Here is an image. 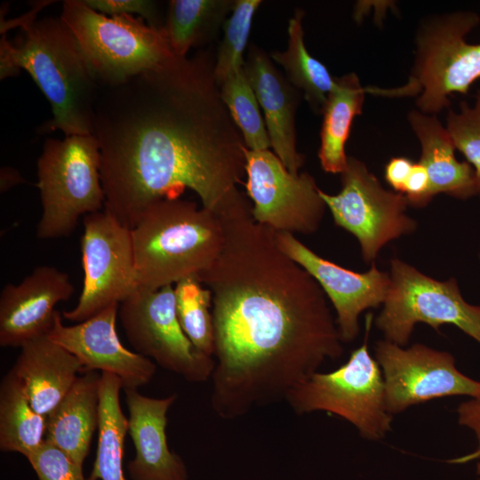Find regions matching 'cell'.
I'll list each match as a JSON object with an SVG mask.
<instances>
[{"label":"cell","instance_id":"obj_1","mask_svg":"<svg viewBox=\"0 0 480 480\" xmlns=\"http://www.w3.org/2000/svg\"><path fill=\"white\" fill-rule=\"evenodd\" d=\"M212 51L173 54L114 84H99L93 135L104 209L132 228L164 198L193 190L221 219L252 209L239 188L246 145L214 77Z\"/></svg>","mask_w":480,"mask_h":480},{"label":"cell","instance_id":"obj_2","mask_svg":"<svg viewBox=\"0 0 480 480\" xmlns=\"http://www.w3.org/2000/svg\"><path fill=\"white\" fill-rule=\"evenodd\" d=\"M32 11L19 19L14 42L0 43V76L24 68L51 104L52 118L43 132L60 130L65 136L93 134L98 83L74 33L61 17L36 20Z\"/></svg>","mask_w":480,"mask_h":480},{"label":"cell","instance_id":"obj_3","mask_svg":"<svg viewBox=\"0 0 480 480\" xmlns=\"http://www.w3.org/2000/svg\"><path fill=\"white\" fill-rule=\"evenodd\" d=\"M140 288L158 290L206 270L225 242L222 219L193 201L149 204L131 228Z\"/></svg>","mask_w":480,"mask_h":480},{"label":"cell","instance_id":"obj_4","mask_svg":"<svg viewBox=\"0 0 480 480\" xmlns=\"http://www.w3.org/2000/svg\"><path fill=\"white\" fill-rule=\"evenodd\" d=\"M480 22L473 11H456L422 20L415 36V58L408 82L396 89L366 88L389 97H416L419 111L435 115L453 93L467 94L480 79V44L466 36Z\"/></svg>","mask_w":480,"mask_h":480},{"label":"cell","instance_id":"obj_5","mask_svg":"<svg viewBox=\"0 0 480 480\" xmlns=\"http://www.w3.org/2000/svg\"><path fill=\"white\" fill-rule=\"evenodd\" d=\"M100 149L93 134L47 139L37 160L40 239L70 235L83 215L104 209Z\"/></svg>","mask_w":480,"mask_h":480},{"label":"cell","instance_id":"obj_6","mask_svg":"<svg viewBox=\"0 0 480 480\" xmlns=\"http://www.w3.org/2000/svg\"><path fill=\"white\" fill-rule=\"evenodd\" d=\"M372 315L365 319L363 344L348 360L330 372H316L296 385L285 401L297 414L325 412L352 424L369 441H379L391 431L381 369L368 349Z\"/></svg>","mask_w":480,"mask_h":480},{"label":"cell","instance_id":"obj_7","mask_svg":"<svg viewBox=\"0 0 480 480\" xmlns=\"http://www.w3.org/2000/svg\"><path fill=\"white\" fill-rule=\"evenodd\" d=\"M61 19L76 37L98 84H114L173 55L163 28L132 14L106 16L84 0H66Z\"/></svg>","mask_w":480,"mask_h":480},{"label":"cell","instance_id":"obj_8","mask_svg":"<svg viewBox=\"0 0 480 480\" xmlns=\"http://www.w3.org/2000/svg\"><path fill=\"white\" fill-rule=\"evenodd\" d=\"M390 284L375 320L384 340L404 347L418 323L439 332L452 324L480 344V306L467 302L455 278L438 281L399 259L390 261Z\"/></svg>","mask_w":480,"mask_h":480},{"label":"cell","instance_id":"obj_9","mask_svg":"<svg viewBox=\"0 0 480 480\" xmlns=\"http://www.w3.org/2000/svg\"><path fill=\"white\" fill-rule=\"evenodd\" d=\"M119 318L135 352L194 383L211 379L214 357L199 351L177 317L173 285L139 288L119 304Z\"/></svg>","mask_w":480,"mask_h":480},{"label":"cell","instance_id":"obj_10","mask_svg":"<svg viewBox=\"0 0 480 480\" xmlns=\"http://www.w3.org/2000/svg\"><path fill=\"white\" fill-rule=\"evenodd\" d=\"M81 250L82 292L76 306L62 312L64 318L76 323L119 305L140 287L131 228L107 210L84 216Z\"/></svg>","mask_w":480,"mask_h":480},{"label":"cell","instance_id":"obj_11","mask_svg":"<svg viewBox=\"0 0 480 480\" xmlns=\"http://www.w3.org/2000/svg\"><path fill=\"white\" fill-rule=\"evenodd\" d=\"M340 180V193H319L334 223L357 239L364 262L373 264L385 244L416 229L406 196L383 188L362 161L348 156Z\"/></svg>","mask_w":480,"mask_h":480},{"label":"cell","instance_id":"obj_12","mask_svg":"<svg viewBox=\"0 0 480 480\" xmlns=\"http://www.w3.org/2000/svg\"><path fill=\"white\" fill-rule=\"evenodd\" d=\"M245 158V188L254 221L275 232H316L327 207L313 176L290 172L269 149L246 148Z\"/></svg>","mask_w":480,"mask_h":480},{"label":"cell","instance_id":"obj_13","mask_svg":"<svg viewBox=\"0 0 480 480\" xmlns=\"http://www.w3.org/2000/svg\"><path fill=\"white\" fill-rule=\"evenodd\" d=\"M374 357L381 369L386 406L392 415L434 399L480 397V381L462 373L449 352L420 343L404 348L383 340L376 343Z\"/></svg>","mask_w":480,"mask_h":480},{"label":"cell","instance_id":"obj_14","mask_svg":"<svg viewBox=\"0 0 480 480\" xmlns=\"http://www.w3.org/2000/svg\"><path fill=\"white\" fill-rule=\"evenodd\" d=\"M279 248L301 266L321 286L336 312V324L343 342L353 341L359 333V316L383 304L390 276L373 263L364 273L345 268L322 258L294 235L276 232Z\"/></svg>","mask_w":480,"mask_h":480},{"label":"cell","instance_id":"obj_15","mask_svg":"<svg viewBox=\"0 0 480 480\" xmlns=\"http://www.w3.org/2000/svg\"><path fill=\"white\" fill-rule=\"evenodd\" d=\"M118 304L74 325H65L55 312L48 336L73 354L85 371L109 372L120 378L123 388H138L148 384L156 372V364L127 349L116 330Z\"/></svg>","mask_w":480,"mask_h":480},{"label":"cell","instance_id":"obj_16","mask_svg":"<svg viewBox=\"0 0 480 480\" xmlns=\"http://www.w3.org/2000/svg\"><path fill=\"white\" fill-rule=\"evenodd\" d=\"M73 292L69 276L51 266L36 267L18 284H6L0 294V345L20 348L48 334L56 304Z\"/></svg>","mask_w":480,"mask_h":480},{"label":"cell","instance_id":"obj_17","mask_svg":"<svg viewBox=\"0 0 480 480\" xmlns=\"http://www.w3.org/2000/svg\"><path fill=\"white\" fill-rule=\"evenodd\" d=\"M244 68L263 110L274 153L290 172L298 174L305 162L296 147L295 115L300 92L274 66L270 56L253 44Z\"/></svg>","mask_w":480,"mask_h":480},{"label":"cell","instance_id":"obj_18","mask_svg":"<svg viewBox=\"0 0 480 480\" xmlns=\"http://www.w3.org/2000/svg\"><path fill=\"white\" fill-rule=\"evenodd\" d=\"M129 411L128 433L135 458L127 469L132 480H188L181 458L169 449L167 412L177 396L154 398L137 388H124Z\"/></svg>","mask_w":480,"mask_h":480},{"label":"cell","instance_id":"obj_19","mask_svg":"<svg viewBox=\"0 0 480 480\" xmlns=\"http://www.w3.org/2000/svg\"><path fill=\"white\" fill-rule=\"evenodd\" d=\"M11 369L36 412L46 416L70 390L78 374L84 372L80 361L46 335L20 347Z\"/></svg>","mask_w":480,"mask_h":480},{"label":"cell","instance_id":"obj_20","mask_svg":"<svg viewBox=\"0 0 480 480\" xmlns=\"http://www.w3.org/2000/svg\"><path fill=\"white\" fill-rule=\"evenodd\" d=\"M101 373L79 375L60 403L46 416L45 437L74 461L83 465L99 427Z\"/></svg>","mask_w":480,"mask_h":480},{"label":"cell","instance_id":"obj_21","mask_svg":"<svg viewBox=\"0 0 480 480\" xmlns=\"http://www.w3.org/2000/svg\"><path fill=\"white\" fill-rule=\"evenodd\" d=\"M407 118L421 146L419 162L427 171L431 196L444 193L467 199L477 195L473 167L456 158L451 137L436 116L412 110Z\"/></svg>","mask_w":480,"mask_h":480},{"label":"cell","instance_id":"obj_22","mask_svg":"<svg viewBox=\"0 0 480 480\" xmlns=\"http://www.w3.org/2000/svg\"><path fill=\"white\" fill-rule=\"evenodd\" d=\"M365 93L355 73L336 77L322 112L318 158L326 172L340 174L347 167L346 142L355 116L362 113Z\"/></svg>","mask_w":480,"mask_h":480},{"label":"cell","instance_id":"obj_23","mask_svg":"<svg viewBox=\"0 0 480 480\" xmlns=\"http://www.w3.org/2000/svg\"><path fill=\"white\" fill-rule=\"evenodd\" d=\"M234 5V0H171L164 28L173 54L186 57L215 39Z\"/></svg>","mask_w":480,"mask_h":480},{"label":"cell","instance_id":"obj_24","mask_svg":"<svg viewBox=\"0 0 480 480\" xmlns=\"http://www.w3.org/2000/svg\"><path fill=\"white\" fill-rule=\"evenodd\" d=\"M120 378L101 372L98 448L88 480H126L123 469L124 445L128 418L120 405Z\"/></svg>","mask_w":480,"mask_h":480},{"label":"cell","instance_id":"obj_25","mask_svg":"<svg viewBox=\"0 0 480 480\" xmlns=\"http://www.w3.org/2000/svg\"><path fill=\"white\" fill-rule=\"evenodd\" d=\"M303 17V10H295L288 23L286 50L273 52L269 56L284 68L290 83L303 92L311 108L322 114L328 96L336 84V77L308 52L304 42Z\"/></svg>","mask_w":480,"mask_h":480},{"label":"cell","instance_id":"obj_26","mask_svg":"<svg viewBox=\"0 0 480 480\" xmlns=\"http://www.w3.org/2000/svg\"><path fill=\"white\" fill-rule=\"evenodd\" d=\"M46 418L35 411L12 370L0 384V450L28 458L44 441Z\"/></svg>","mask_w":480,"mask_h":480},{"label":"cell","instance_id":"obj_27","mask_svg":"<svg viewBox=\"0 0 480 480\" xmlns=\"http://www.w3.org/2000/svg\"><path fill=\"white\" fill-rule=\"evenodd\" d=\"M219 87L222 101L239 129L246 148L251 150L269 149L271 142L266 124L244 67L228 73Z\"/></svg>","mask_w":480,"mask_h":480},{"label":"cell","instance_id":"obj_28","mask_svg":"<svg viewBox=\"0 0 480 480\" xmlns=\"http://www.w3.org/2000/svg\"><path fill=\"white\" fill-rule=\"evenodd\" d=\"M173 290L177 317L183 332L199 351L213 357L215 333L212 292L196 276L180 280L174 284Z\"/></svg>","mask_w":480,"mask_h":480},{"label":"cell","instance_id":"obj_29","mask_svg":"<svg viewBox=\"0 0 480 480\" xmlns=\"http://www.w3.org/2000/svg\"><path fill=\"white\" fill-rule=\"evenodd\" d=\"M260 0H236L223 24V37L219 45L214 65L218 85L231 71L244 67V52L247 45L253 16L261 4Z\"/></svg>","mask_w":480,"mask_h":480},{"label":"cell","instance_id":"obj_30","mask_svg":"<svg viewBox=\"0 0 480 480\" xmlns=\"http://www.w3.org/2000/svg\"><path fill=\"white\" fill-rule=\"evenodd\" d=\"M445 128L455 148L473 167L480 197V90L472 106L461 101L458 112L448 111Z\"/></svg>","mask_w":480,"mask_h":480},{"label":"cell","instance_id":"obj_31","mask_svg":"<svg viewBox=\"0 0 480 480\" xmlns=\"http://www.w3.org/2000/svg\"><path fill=\"white\" fill-rule=\"evenodd\" d=\"M27 459L38 480H85L83 465L46 440Z\"/></svg>","mask_w":480,"mask_h":480},{"label":"cell","instance_id":"obj_32","mask_svg":"<svg viewBox=\"0 0 480 480\" xmlns=\"http://www.w3.org/2000/svg\"><path fill=\"white\" fill-rule=\"evenodd\" d=\"M92 9L102 14H138L154 28H163V21L157 4L150 0H84Z\"/></svg>","mask_w":480,"mask_h":480},{"label":"cell","instance_id":"obj_33","mask_svg":"<svg viewBox=\"0 0 480 480\" xmlns=\"http://www.w3.org/2000/svg\"><path fill=\"white\" fill-rule=\"evenodd\" d=\"M456 413L458 423L471 431L476 444L471 452L453 460V462L476 461V475L480 480V397L461 402L456 409Z\"/></svg>","mask_w":480,"mask_h":480},{"label":"cell","instance_id":"obj_34","mask_svg":"<svg viewBox=\"0 0 480 480\" xmlns=\"http://www.w3.org/2000/svg\"><path fill=\"white\" fill-rule=\"evenodd\" d=\"M403 194L406 196L409 204L418 207L426 205L433 198L429 192L427 171L420 162L413 164Z\"/></svg>","mask_w":480,"mask_h":480},{"label":"cell","instance_id":"obj_35","mask_svg":"<svg viewBox=\"0 0 480 480\" xmlns=\"http://www.w3.org/2000/svg\"><path fill=\"white\" fill-rule=\"evenodd\" d=\"M413 164L414 162L407 157L398 156L391 158L386 164L385 180L395 192L403 194L404 184Z\"/></svg>","mask_w":480,"mask_h":480},{"label":"cell","instance_id":"obj_36","mask_svg":"<svg viewBox=\"0 0 480 480\" xmlns=\"http://www.w3.org/2000/svg\"><path fill=\"white\" fill-rule=\"evenodd\" d=\"M20 182H23V179L16 170L9 167L1 169V191H5Z\"/></svg>","mask_w":480,"mask_h":480},{"label":"cell","instance_id":"obj_37","mask_svg":"<svg viewBox=\"0 0 480 480\" xmlns=\"http://www.w3.org/2000/svg\"><path fill=\"white\" fill-rule=\"evenodd\" d=\"M479 259H480V251H479Z\"/></svg>","mask_w":480,"mask_h":480}]
</instances>
